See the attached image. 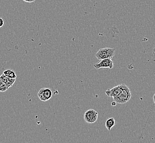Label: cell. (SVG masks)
Segmentation results:
<instances>
[{
    "mask_svg": "<svg viewBox=\"0 0 155 143\" xmlns=\"http://www.w3.org/2000/svg\"><path fill=\"white\" fill-rule=\"evenodd\" d=\"M131 94L130 90L125 84H122V89L119 95L114 98V101L120 104H123L128 102L131 98Z\"/></svg>",
    "mask_w": 155,
    "mask_h": 143,
    "instance_id": "6da1fadb",
    "label": "cell"
},
{
    "mask_svg": "<svg viewBox=\"0 0 155 143\" xmlns=\"http://www.w3.org/2000/svg\"><path fill=\"white\" fill-rule=\"evenodd\" d=\"M115 55V49L113 48H103L100 49L95 54V56L98 60L112 58Z\"/></svg>",
    "mask_w": 155,
    "mask_h": 143,
    "instance_id": "7a4b0ae2",
    "label": "cell"
},
{
    "mask_svg": "<svg viewBox=\"0 0 155 143\" xmlns=\"http://www.w3.org/2000/svg\"><path fill=\"white\" fill-rule=\"evenodd\" d=\"M98 116V112L96 111L93 109H90L85 112L84 118L86 122L88 123H94L97 121Z\"/></svg>",
    "mask_w": 155,
    "mask_h": 143,
    "instance_id": "3957f363",
    "label": "cell"
},
{
    "mask_svg": "<svg viewBox=\"0 0 155 143\" xmlns=\"http://www.w3.org/2000/svg\"><path fill=\"white\" fill-rule=\"evenodd\" d=\"M114 61L110 58H104L103 60H100V62L96 63L94 65V67L96 69L101 68H107L112 69L114 67Z\"/></svg>",
    "mask_w": 155,
    "mask_h": 143,
    "instance_id": "277c9868",
    "label": "cell"
},
{
    "mask_svg": "<svg viewBox=\"0 0 155 143\" xmlns=\"http://www.w3.org/2000/svg\"><path fill=\"white\" fill-rule=\"evenodd\" d=\"M38 96L40 100L42 101H46L52 98V90L49 88H42L39 90Z\"/></svg>",
    "mask_w": 155,
    "mask_h": 143,
    "instance_id": "5b68a950",
    "label": "cell"
},
{
    "mask_svg": "<svg viewBox=\"0 0 155 143\" xmlns=\"http://www.w3.org/2000/svg\"><path fill=\"white\" fill-rule=\"evenodd\" d=\"M122 89V84H120L112 89L106 90L105 91V93L108 96L114 98L119 95Z\"/></svg>",
    "mask_w": 155,
    "mask_h": 143,
    "instance_id": "8992f818",
    "label": "cell"
},
{
    "mask_svg": "<svg viewBox=\"0 0 155 143\" xmlns=\"http://www.w3.org/2000/svg\"><path fill=\"white\" fill-rule=\"evenodd\" d=\"M0 78L6 83L9 88L10 87H12L13 84L15 83V79H16V78H11L8 77L3 74L0 76Z\"/></svg>",
    "mask_w": 155,
    "mask_h": 143,
    "instance_id": "52a82bcc",
    "label": "cell"
},
{
    "mask_svg": "<svg viewBox=\"0 0 155 143\" xmlns=\"http://www.w3.org/2000/svg\"><path fill=\"white\" fill-rule=\"evenodd\" d=\"M116 124V121L114 117H110V118L107 119L105 123V126L109 131H110L111 128L114 127Z\"/></svg>",
    "mask_w": 155,
    "mask_h": 143,
    "instance_id": "ba28073f",
    "label": "cell"
},
{
    "mask_svg": "<svg viewBox=\"0 0 155 143\" xmlns=\"http://www.w3.org/2000/svg\"><path fill=\"white\" fill-rule=\"evenodd\" d=\"M3 74L5 75L8 77L11 78H17V75L15 73V72L11 69H7L3 72Z\"/></svg>",
    "mask_w": 155,
    "mask_h": 143,
    "instance_id": "9c48e42d",
    "label": "cell"
},
{
    "mask_svg": "<svg viewBox=\"0 0 155 143\" xmlns=\"http://www.w3.org/2000/svg\"><path fill=\"white\" fill-rule=\"evenodd\" d=\"M9 89L6 83L0 78V91L5 92Z\"/></svg>",
    "mask_w": 155,
    "mask_h": 143,
    "instance_id": "30bf717a",
    "label": "cell"
},
{
    "mask_svg": "<svg viewBox=\"0 0 155 143\" xmlns=\"http://www.w3.org/2000/svg\"><path fill=\"white\" fill-rule=\"evenodd\" d=\"M4 25V21L2 18H0V28L2 27Z\"/></svg>",
    "mask_w": 155,
    "mask_h": 143,
    "instance_id": "8fae6325",
    "label": "cell"
},
{
    "mask_svg": "<svg viewBox=\"0 0 155 143\" xmlns=\"http://www.w3.org/2000/svg\"><path fill=\"white\" fill-rule=\"evenodd\" d=\"M23 1L25 2H28V3H31V2H34V1H35V0H23Z\"/></svg>",
    "mask_w": 155,
    "mask_h": 143,
    "instance_id": "7c38bea8",
    "label": "cell"
},
{
    "mask_svg": "<svg viewBox=\"0 0 155 143\" xmlns=\"http://www.w3.org/2000/svg\"><path fill=\"white\" fill-rule=\"evenodd\" d=\"M153 102H154V103L155 104V94L153 95Z\"/></svg>",
    "mask_w": 155,
    "mask_h": 143,
    "instance_id": "4fadbf2b",
    "label": "cell"
}]
</instances>
